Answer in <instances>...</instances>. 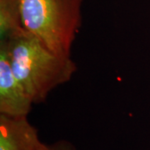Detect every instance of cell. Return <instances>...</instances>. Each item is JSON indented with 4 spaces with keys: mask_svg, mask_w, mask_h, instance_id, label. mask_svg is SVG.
Segmentation results:
<instances>
[{
    "mask_svg": "<svg viewBox=\"0 0 150 150\" xmlns=\"http://www.w3.org/2000/svg\"><path fill=\"white\" fill-rule=\"evenodd\" d=\"M4 42L13 72L33 104L45 101L55 88L69 81L77 70L71 56L52 51L24 29Z\"/></svg>",
    "mask_w": 150,
    "mask_h": 150,
    "instance_id": "cell-1",
    "label": "cell"
},
{
    "mask_svg": "<svg viewBox=\"0 0 150 150\" xmlns=\"http://www.w3.org/2000/svg\"><path fill=\"white\" fill-rule=\"evenodd\" d=\"M83 0H19L23 28L55 53L71 56Z\"/></svg>",
    "mask_w": 150,
    "mask_h": 150,
    "instance_id": "cell-2",
    "label": "cell"
},
{
    "mask_svg": "<svg viewBox=\"0 0 150 150\" xmlns=\"http://www.w3.org/2000/svg\"><path fill=\"white\" fill-rule=\"evenodd\" d=\"M33 103L11 67L5 42H0V114L28 116Z\"/></svg>",
    "mask_w": 150,
    "mask_h": 150,
    "instance_id": "cell-3",
    "label": "cell"
},
{
    "mask_svg": "<svg viewBox=\"0 0 150 150\" xmlns=\"http://www.w3.org/2000/svg\"><path fill=\"white\" fill-rule=\"evenodd\" d=\"M28 116L0 114V150H47Z\"/></svg>",
    "mask_w": 150,
    "mask_h": 150,
    "instance_id": "cell-4",
    "label": "cell"
},
{
    "mask_svg": "<svg viewBox=\"0 0 150 150\" xmlns=\"http://www.w3.org/2000/svg\"><path fill=\"white\" fill-rule=\"evenodd\" d=\"M19 0H0V42L23 31Z\"/></svg>",
    "mask_w": 150,
    "mask_h": 150,
    "instance_id": "cell-5",
    "label": "cell"
},
{
    "mask_svg": "<svg viewBox=\"0 0 150 150\" xmlns=\"http://www.w3.org/2000/svg\"><path fill=\"white\" fill-rule=\"evenodd\" d=\"M47 150H75L74 147L69 142L61 140L55 144L48 145Z\"/></svg>",
    "mask_w": 150,
    "mask_h": 150,
    "instance_id": "cell-6",
    "label": "cell"
}]
</instances>
